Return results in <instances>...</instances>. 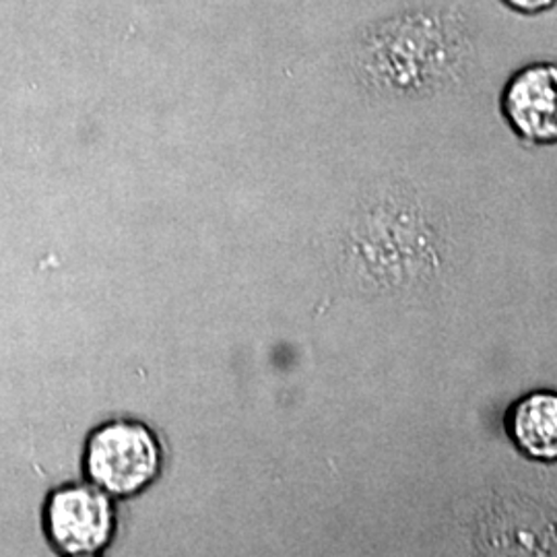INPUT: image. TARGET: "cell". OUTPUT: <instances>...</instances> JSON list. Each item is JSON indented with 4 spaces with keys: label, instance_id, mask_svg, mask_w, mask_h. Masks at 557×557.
I'll use <instances>...</instances> for the list:
<instances>
[{
    "label": "cell",
    "instance_id": "cell-2",
    "mask_svg": "<svg viewBox=\"0 0 557 557\" xmlns=\"http://www.w3.org/2000/svg\"><path fill=\"white\" fill-rule=\"evenodd\" d=\"M119 512L94 483H64L44 504V533L60 556H101L116 539Z\"/></svg>",
    "mask_w": 557,
    "mask_h": 557
},
{
    "label": "cell",
    "instance_id": "cell-3",
    "mask_svg": "<svg viewBox=\"0 0 557 557\" xmlns=\"http://www.w3.org/2000/svg\"><path fill=\"white\" fill-rule=\"evenodd\" d=\"M499 112L524 145H557V62H531L512 73L499 94Z\"/></svg>",
    "mask_w": 557,
    "mask_h": 557
},
{
    "label": "cell",
    "instance_id": "cell-4",
    "mask_svg": "<svg viewBox=\"0 0 557 557\" xmlns=\"http://www.w3.org/2000/svg\"><path fill=\"white\" fill-rule=\"evenodd\" d=\"M502 425L520 457L535 465H557V391L537 388L515 398Z\"/></svg>",
    "mask_w": 557,
    "mask_h": 557
},
{
    "label": "cell",
    "instance_id": "cell-5",
    "mask_svg": "<svg viewBox=\"0 0 557 557\" xmlns=\"http://www.w3.org/2000/svg\"><path fill=\"white\" fill-rule=\"evenodd\" d=\"M499 2L522 17H539L554 11L557 7V0H499Z\"/></svg>",
    "mask_w": 557,
    "mask_h": 557
},
{
    "label": "cell",
    "instance_id": "cell-1",
    "mask_svg": "<svg viewBox=\"0 0 557 557\" xmlns=\"http://www.w3.org/2000/svg\"><path fill=\"white\" fill-rule=\"evenodd\" d=\"M165 465L161 440L147 423L112 419L91 430L85 442L83 471L87 481L114 499L147 492Z\"/></svg>",
    "mask_w": 557,
    "mask_h": 557
}]
</instances>
